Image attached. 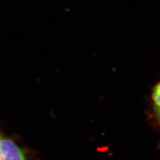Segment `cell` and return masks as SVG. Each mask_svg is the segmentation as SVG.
I'll list each match as a JSON object with an SVG mask.
<instances>
[{"mask_svg": "<svg viewBox=\"0 0 160 160\" xmlns=\"http://www.w3.org/2000/svg\"><path fill=\"white\" fill-rule=\"evenodd\" d=\"M155 112H156V114L157 116V118L159 120V122L160 124V108L158 107H155Z\"/></svg>", "mask_w": 160, "mask_h": 160, "instance_id": "3", "label": "cell"}, {"mask_svg": "<svg viewBox=\"0 0 160 160\" xmlns=\"http://www.w3.org/2000/svg\"><path fill=\"white\" fill-rule=\"evenodd\" d=\"M0 160H27L23 150L12 139L0 136Z\"/></svg>", "mask_w": 160, "mask_h": 160, "instance_id": "1", "label": "cell"}, {"mask_svg": "<svg viewBox=\"0 0 160 160\" xmlns=\"http://www.w3.org/2000/svg\"><path fill=\"white\" fill-rule=\"evenodd\" d=\"M152 98L156 106L160 108V82L156 85L153 89Z\"/></svg>", "mask_w": 160, "mask_h": 160, "instance_id": "2", "label": "cell"}, {"mask_svg": "<svg viewBox=\"0 0 160 160\" xmlns=\"http://www.w3.org/2000/svg\"><path fill=\"white\" fill-rule=\"evenodd\" d=\"M0 136H1V133H0Z\"/></svg>", "mask_w": 160, "mask_h": 160, "instance_id": "4", "label": "cell"}]
</instances>
